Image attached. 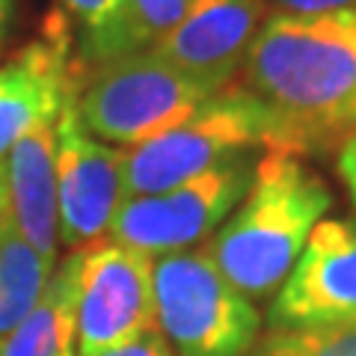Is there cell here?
Here are the masks:
<instances>
[{
  "label": "cell",
  "mask_w": 356,
  "mask_h": 356,
  "mask_svg": "<svg viewBox=\"0 0 356 356\" xmlns=\"http://www.w3.org/2000/svg\"><path fill=\"white\" fill-rule=\"evenodd\" d=\"M243 89L280 122L285 152L344 146L356 134V13L264 18Z\"/></svg>",
  "instance_id": "6da1fadb"
},
{
  "label": "cell",
  "mask_w": 356,
  "mask_h": 356,
  "mask_svg": "<svg viewBox=\"0 0 356 356\" xmlns=\"http://www.w3.org/2000/svg\"><path fill=\"white\" fill-rule=\"evenodd\" d=\"M330 202V187L300 154L267 149L252 166L247 193L205 250L241 294L267 297L291 273Z\"/></svg>",
  "instance_id": "7a4b0ae2"
},
{
  "label": "cell",
  "mask_w": 356,
  "mask_h": 356,
  "mask_svg": "<svg viewBox=\"0 0 356 356\" xmlns=\"http://www.w3.org/2000/svg\"><path fill=\"white\" fill-rule=\"evenodd\" d=\"M255 149L285 152L280 122L250 89L226 86L175 128L125 152L128 196L163 193L211 166Z\"/></svg>",
  "instance_id": "3957f363"
},
{
  "label": "cell",
  "mask_w": 356,
  "mask_h": 356,
  "mask_svg": "<svg viewBox=\"0 0 356 356\" xmlns=\"http://www.w3.org/2000/svg\"><path fill=\"white\" fill-rule=\"evenodd\" d=\"M211 95L161 54L140 51L98 63L92 81L74 95V107L95 140L128 152L175 128Z\"/></svg>",
  "instance_id": "277c9868"
},
{
  "label": "cell",
  "mask_w": 356,
  "mask_h": 356,
  "mask_svg": "<svg viewBox=\"0 0 356 356\" xmlns=\"http://www.w3.org/2000/svg\"><path fill=\"white\" fill-rule=\"evenodd\" d=\"M158 330L181 356H247L261 336L252 300L241 294L205 247L154 259Z\"/></svg>",
  "instance_id": "5b68a950"
},
{
  "label": "cell",
  "mask_w": 356,
  "mask_h": 356,
  "mask_svg": "<svg viewBox=\"0 0 356 356\" xmlns=\"http://www.w3.org/2000/svg\"><path fill=\"white\" fill-rule=\"evenodd\" d=\"M250 154L229 158L163 193L128 196L110 226V241L161 259L184 252L214 235L238 208L252 181Z\"/></svg>",
  "instance_id": "8992f818"
},
{
  "label": "cell",
  "mask_w": 356,
  "mask_h": 356,
  "mask_svg": "<svg viewBox=\"0 0 356 356\" xmlns=\"http://www.w3.org/2000/svg\"><path fill=\"white\" fill-rule=\"evenodd\" d=\"M158 330L154 259L116 241L83 250L77 356H102Z\"/></svg>",
  "instance_id": "52a82bcc"
},
{
  "label": "cell",
  "mask_w": 356,
  "mask_h": 356,
  "mask_svg": "<svg viewBox=\"0 0 356 356\" xmlns=\"http://www.w3.org/2000/svg\"><path fill=\"white\" fill-rule=\"evenodd\" d=\"M74 95L77 89L57 116L60 243L72 252L104 241L128 199L125 152L95 140L81 125Z\"/></svg>",
  "instance_id": "ba28073f"
},
{
  "label": "cell",
  "mask_w": 356,
  "mask_h": 356,
  "mask_svg": "<svg viewBox=\"0 0 356 356\" xmlns=\"http://www.w3.org/2000/svg\"><path fill=\"white\" fill-rule=\"evenodd\" d=\"M270 324H356V220L318 222L280 285Z\"/></svg>",
  "instance_id": "9c48e42d"
},
{
  "label": "cell",
  "mask_w": 356,
  "mask_h": 356,
  "mask_svg": "<svg viewBox=\"0 0 356 356\" xmlns=\"http://www.w3.org/2000/svg\"><path fill=\"white\" fill-rule=\"evenodd\" d=\"M264 0H193L178 27L152 51L211 92H220L243 72L264 24Z\"/></svg>",
  "instance_id": "30bf717a"
},
{
  "label": "cell",
  "mask_w": 356,
  "mask_h": 356,
  "mask_svg": "<svg viewBox=\"0 0 356 356\" xmlns=\"http://www.w3.org/2000/svg\"><path fill=\"white\" fill-rule=\"evenodd\" d=\"M74 92L69 36L51 27L0 65V161L44 119H57Z\"/></svg>",
  "instance_id": "8fae6325"
},
{
  "label": "cell",
  "mask_w": 356,
  "mask_h": 356,
  "mask_svg": "<svg viewBox=\"0 0 356 356\" xmlns=\"http://www.w3.org/2000/svg\"><path fill=\"white\" fill-rule=\"evenodd\" d=\"M3 161L9 178V220L39 255L57 261V119H44L30 128Z\"/></svg>",
  "instance_id": "7c38bea8"
},
{
  "label": "cell",
  "mask_w": 356,
  "mask_h": 356,
  "mask_svg": "<svg viewBox=\"0 0 356 356\" xmlns=\"http://www.w3.org/2000/svg\"><path fill=\"white\" fill-rule=\"evenodd\" d=\"M83 250L69 252L30 315L0 341V356H77V297Z\"/></svg>",
  "instance_id": "4fadbf2b"
},
{
  "label": "cell",
  "mask_w": 356,
  "mask_h": 356,
  "mask_svg": "<svg viewBox=\"0 0 356 356\" xmlns=\"http://www.w3.org/2000/svg\"><path fill=\"white\" fill-rule=\"evenodd\" d=\"M54 267L57 261L33 250L13 220L0 226V341L39 303Z\"/></svg>",
  "instance_id": "5bb4252c"
},
{
  "label": "cell",
  "mask_w": 356,
  "mask_h": 356,
  "mask_svg": "<svg viewBox=\"0 0 356 356\" xmlns=\"http://www.w3.org/2000/svg\"><path fill=\"white\" fill-rule=\"evenodd\" d=\"M193 0H119L113 27L92 54L95 63H107L125 54L152 51L178 27Z\"/></svg>",
  "instance_id": "9a60e30c"
},
{
  "label": "cell",
  "mask_w": 356,
  "mask_h": 356,
  "mask_svg": "<svg viewBox=\"0 0 356 356\" xmlns=\"http://www.w3.org/2000/svg\"><path fill=\"white\" fill-rule=\"evenodd\" d=\"M247 356H356V324L273 327Z\"/></svg>",
  "instance_id": "2e32d148"
},
{
  "label": "cell",
  "mask_w": 356,
  "mask_h": 356,
  "mask_svg": "<svg viewBox=\"0 0 356 356\" xmlns=\"http://www.w3.org/2000/svg\"><path fill=\"white\" fill-rule=\"evenodd\" d=\"M65 13H69L83 30V48L92 57L98 44L113 27V18L119 13V0H63Z\"/></svg>",
  "instance_id": "e0dca14e"
},
{
  "label": "cell",
  "mask_w": 356,
  "mask_h": 356,
  "mask_svg": "<svg viewBox=\"0 0 356 356\" xmlns=\"http://www.w3.org/2000/svg\"><path fill=\"white\" fill-rule=\"evenodd\" d=\"M273 15H324V13H356V0H264Z\"/></svg>",
  "instance_id": "ac0fdd59"
},
{
  "label": "cell",
  "mask_w": 356,
  "mask_h": 356,
  "mask_svg": "<svg viewBox=\"0 0 356 356\" xmlns=\"http://www.w3.org/2000/svg\"><path fill=\"white\" fill-rule=\"evenodd\" d=\"M102 356H172V348H170V341L163 339L161 330H152V332H146V336L122 344V348L107 350Z\"/></svg>",
  "instance_id": "d6986e66"
},
{
  "label": "cell",
  "mask_w": 356,
  "mask_h": 356,
  "mask_svg": "<svg viewBox=\"0 0 356 356\" xmlns=\"http://www.w3.org/2000/svg\"><path fill=\"white\" fill-rule=\"evenodd\" d=\"M339 175H341V181H344V187H348V193H350L353 205H356V134L339 152Z\"/></svg>",
  "instance_id": "ffe728a7"
},
{
  "label": "cell",
  "mask_w": 356,
  "mask_h": 356,
  "mask_svg": "<svg viewBox=\"0 0 356 356\" xmlns=\"http://www.w3.org/2000/svg\"><path fill=\"white\" fill-rule=\"evenodd\" d=\"M9 220V178H6V161H0V226Z\"/></svg>",
  "instance_id": "44dd1931"
},
{
  "label": "cell",
  "mask_w": 356,
  "mask_h": 356,
  "mask_svg": "<svg viewBox=\"0 0 356 356\" xmlns=\"http://www.w3.org/2000/svg\"><path fill=\"white\" fill-rule=\"evenodd\" d=\"M9 6H13V0H0V30L6 27V18H9Z\"/></svg>",
  "instance_id": "7402d4cb"
}]
</instances>
